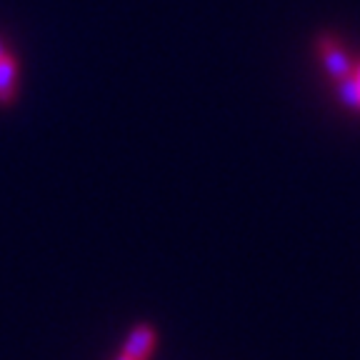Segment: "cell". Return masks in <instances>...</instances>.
Listing matches in <instances>:
<instances>
[{"label": "cell", "instance_id": "6da1fadb", "mask_svg": "<svg viewBox=\"0 0 360 360\" xmlns=\"http://www.w3.org/2000/svg\"><path fill=\"white\" fill-rule=\"evenodd\" d=\"M18 80H20V63L15 53L0 40V105H11L15 101Z\"/></svg>", "mask_w": 360, "mask_h": 360}, {"label": "cell", "instance_id": "7a4b0ae2", "mask_svg": "<svg viewBox=\"0 0 360 360\" xmlns=\"http://www.w3.org/2000/svg\"><path fill=\"white\" fill-rule=\"evenodd\" d=\"M318 51H321L326 73L330 75L335 83H340V80L348 78L350 70H353V65H350V58L345 56V51L330 38V35H323V38H318Z\"/></svg>", "mask_w": 360, "mask_h": 360}, {"label": "cell", "instance_id": "3957f363", "mask_svg": "<svg viewBox=\"0 0 360 360\" xmlns=\"http://www.w3.org/2000/svg\"><path fill=\"white\" fill-rule=\"evenodd\" d=\"M153 345H155V333L150 326H135L128 333L123 345V355L130 360H146L150 355Z\"/></svg>", "mask_w": 360, "mask_h": 360}, {"label": "cell", "instance_id": "277c9868", "mask_svg": "<svg viewBox=\"0 0 360 360\" xmlns=\"http://www.w3.org/2000/svg\"><path fill=\"white\" fill-rule=\"evenodd\" d=\"M338 96H340V101H343L345 105L360 110V63L350 70L348 78L338 83Z\"/></svg>", "mask_w": 360, "mask_h": 360}, {"label": "cell", "instance_id": "5b68a950", "mask_svg": "<svg viewBox=\"0 0 360 360\" xmlns=\"http://www.w3.org/2000/svg\"><path fill=\"white\" fill-rule=\"evenodd\" d=\"M118 360H130V358H125V355H120V358Z\"/></svg>", "mask_w": 360, "mask_h": 360}]
</instances>
